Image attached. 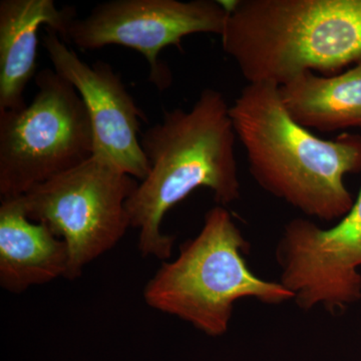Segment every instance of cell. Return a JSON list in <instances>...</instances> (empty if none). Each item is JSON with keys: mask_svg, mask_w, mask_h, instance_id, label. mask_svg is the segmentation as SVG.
<instances>
[{"mask_svg": "<svg viewBox=\"0 0 361 361\" xmlns=\"http://www.w3.org/2000/svg\"><path fill=\"white\" fill-rule=\"evenodd\" d=\"M250 174L268 194L307 217L341 220L355 199L345 186L361 173V135L316 137L289 115L272 82L248 84L230 106Z\"/></svg>", "mask_w": 361, "mask_h": 361, "instance_id": "obj_2", "label": "cell"}, {"mask_svg": "<svg viewBox=\"0 0 361 361\" xmlns=\"http://www.w3.org/2000/svg\"><path fill=\"white\" fill-rule=\"evenodd\" d=\"M236 140L230 106L214 89L204 90L191 110L166 111L142 135L149 170L126 203L130 227L139 230L142 256L171 257L175 237L161 232V222L195 190H211L220 206L239 200Z\"/></svg>", "mask_w": 361, "mask_h": 361, "instance_id": "obj_1", "label": "cell"}, {"mask_svg": "<svg viewBox=\"0 0 361 361\" xmlns=\"http://www.w3.org/2000/svg\"><path fill=\"white\" fill-rule=\"evenodd\" d=\"M139 183L110 161L92 155L18 197L26 217L47 225L68 246L66 277L110 251L130 227L126 208Z\"/></svg>", "mask_w": 361, "mask_h": 361, "instance_id": "obj_6", "label": "cell"}, {"mask_svg": "<svg viewBox=\"0 0 361 361\" xmlns=\"http://www.w3.org/2000/svg\"><path fill=\"white\" fill-rule=\"evenodd\" d=\"M44 45L54 70L84 101L94 132V155L135 180H144L149 167L139 133L147 118L121 78L104 61L85 63L51 28L45 27Z\"/></svg>", "mask_w": 361, "mask_h": 361, "instance_id": "obj_9", "label": "cell"}, {"mask_svg": "<svg viewBox=\"0 0 361 361\" xmlns=\"http://www.w3.org/2000/svg\"><path fill=\"white\" fill-rule=\"evenodd\" d=\"M75 16V7L59 9L54 0L0 1V111L26 106L23 92L37 71L39 28H51L66 42Z\"/></svg>", "mask_w": 361, "mask_h": 361, "instance_id": "obj_10", "label": "cell"}, {"mask_svg": "<svg viewBox=\"0 0 361 361\" xmlns=\"http://www.w3.org/2000/svg\"><path fill=\"white\" fill-rule=\"evenodd\" d=\"M227 14L222 1L213 0H111L71 21L66 42L84 51L106 45L135 49L148 61L149 80L164 90L172 75L160 63L161 51L171 45L180 49L182 39L195 33L221 37Z\"/></svg>", "mask_w": 361, "mask_h": 361, "instance_id": "obj_7", "label": "cell"}, {"mask_svg": "<svg viewBox=\"0 0 361 361\" xmlns=\"http://www.w3.org/2000/svg\"><path fill=\"white\" fill-rule=\"evenodd\" d=\"M223 49L248 84L281 87L301 73L334 75L361 61V0H233Z\"/></svg>", "mask_w": 361, "mask_h": 361, "instance_id": "obj_3", "label": "cell"}, {"mask_svg": "<svg viewBox=\"0 0 361 361\" xmlns=\"http://www.w3.org/2000/svg\"><path fill=\"white\" fill-rule=\"evenodd\" d=\"M66 242L47 225L26 217L18 199L0 205V285L14 294L66 277Z\"/></svg>", "mask_w": 361, "mask_h": 361, "instance_id": "obj_11", "label": "cell"}, {"mask_svg": "<svg viewBox=\"0 0 361 361\" xmlns=\"http://www.w3.org/2000/svg\"><path fill=\"white\" fill-rule=\"evenodd\" d=\"M279 87L289 115L306 129L361 128V61L334 75L307 71Z\"/></svg>", "mask_w": 361, "mask_h": 361, "instance_id": "obj_12", "label": "cell"}, {"mask_svg": "<svg viewBox=\"0 0 361 361\" xmlns=\"http://www.w3.org/2000/svg\"><path fill=\"white\" fill-rule=\"evenodd\" d=\"M280 283L308 311L322 306L343 312L361 299V189L353 208L334 227L310 219L285 225L275 250Z\"/></svg>", "mask_w": 361, "mask_h": 361, "instance_id": "obj_8", "label": "cell"}, {"mask_svg": "<svg viewBox=\"0 0 361 361\" xmlns=\"http://www.w3.org/2000/svg\"><path fill=\"white\" fill-rule=\"evenodd\" d=\"M37 92L20 110L0 111V196L16 199L94 155L84 101L54 68L35 75Z\"/></svg>", "mask_w": 361, "mask_h": 361, "instance_id": "obj_5", "label": "cell"}, {"mask_svg": "<svg viewBox=\"0 0 361 361\" xmlns=\"http://www.w3.org/2000/svg\"><path fill=\"white\" fill-rule=\"evenodd\" d=\"M250 244L224 206L205 214L201 231L180 246L149 279L144 298L149 307L176 316L209 336L229 329L235 303L244 298L278 305L294 296L280 282L252 272L245 259Z\"/></svg>", "mask_w": 361, "mask_h": 361, "instance_id": "obj_4", "label": "cell"}]
</instances>
